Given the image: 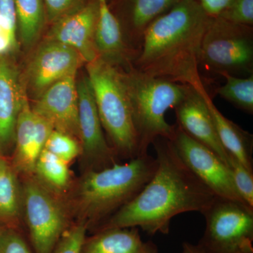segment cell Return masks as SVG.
<instances>
[{
	"label": "cell",
	"instance_id": "cell-1",
	"mask_svg": "<svg viewBox=\"0 0 253 253\" xmlns=\"http://www.w3.org/2000/svg\"><path fill=\"white\" fill-rule=\"evenodd\" d=\"M152 145L158 164L154 176L134 199L94 232L140 227L150 235L168 234L173 217L187 212L203 214L212 204L215 196L181 161L172 141L159 137Z\"/></svg>",
	"mask_w": 253,
	"mask_h": 253
},
{
	"label": "cell",
	"instance_id": "cell-2",
	"mask_svg": "<svg viewBox=\"0 0 253 253\" xmlns=\"http://www.w3.org/2000/svg\"><path fill=\"white\" fill-rule=\"evenodd\" d=\"M212 18L196 0H180L144 31L133 66L152 77L196 87L201 43Z\"/></svg>",
	"mask_w": 253,
	"mask_h": 253
},
{
	"label": "cell",
	"instance_id": "cell-3",
	"mask_svg": "<svg viewBox=\"0 0 253 253\" xmlns=\"http://www.w3.org/2000/svg\"><path fill=\"white\" fill-rule=\"evenodd\" d=\"M156 158L149 154L101 170H88L72 184L64 200L70 216L93 232L139 194L154 176Z\"/></svg>",
	"mask_w": 253,
	"mask_h": 253
},
{
	"label": "cell",
	"instance_id": "cell-4",
	"mask_svg": "<svg viewBox=\"0 0 253 253\" xmlns=\"http://www.w3.org/2000/svg\"><path fill=\"white\" fill-rule=\"evenodd\" d=\"M121 71L137 134L139 156H143L149 154L157 138L174 139L176 126L166 121V114L182 101L189 85L152 77L134 66Z\"/></svg>",
	"mask_w": 253,
	"mask_h": 253
},
{
	"label": "cell",
	"instance_id": "cell-5",
	"mask_svg": "<svg viewBox=\"0 0 253 253\" xmlns=\"http://www.w3.org/2000/svg\"><path fill=\"white\" fill-rule=\"evenodd\" d=\"M103 128L118 158L139 156L137 134L121 68L100 58L86 65Z\"/></svg>",
	"mask_w": 253,
	"mask_h": 253
},
{
	"label": "cell",
	"instance_id": "cell-6",
	"mask_svg": "<svg viewBox=\"0 0 253 253\" xmlns=\"http://www.w3.org/2000/svg\"><path fill=\"white\" fill-rule=\"evenodd\" d=\"M199 71L209 76H252L253 26L212 18L201 43Z\"/></svg>",
	"mask_w": 253,
	"mask_h": 253
},
{
	"label": "cell",
	"instance_id": "cell-7",
	"mask_svg": "<svg viewBox=\"0 0 253 253\" xmlns=\"http://www.w3.org/2000/svg\"><path fill=\"white\" fill-rule=\"evenodd\" d=\"M203 214L206 229L197 246L205 253H253V209L215 196Z\"/></svg>",
	"mask_w": 253,
	"mask_h": 253
},
{
	"label": "cell",
	"instance_id": "cell-8",
	"mask_svg": "<svg viewBox=\"0 0 253 253\" xmlns=\"http://www.w3.org/2000/svg\"><path fill=\"white\" fill-rule=\"evenodd\" d=\"M21 191L33 249L36 253H53L71 225L64 199L46 189L33 176H25Z\"/></svg>",
	"mask_w": 253,
	"mask_h": 253
},
{
	"label": "cell",
	"instance_id": "cell-9",
	"mask_svg": "<svg viewBox=\"0 0 253 253\" xmlns=\"http://www.w3.org/2000/svg\"><path fill=\"white\" fill-rule=\"evenodd\" d=\"M76 84L82 170L84 172L111 167L118 163V157L105 137L94 94L86 75L76 81Z\"/></svg>",
	"mask_w": 253,
	"mask_h": 253
},
{
	"label": "cell",
	"instance_id": "cell-10",
	"mask_svg": "<svg viewBox=\"0 0 253 253\" xmlns=\"http://www.w3.org/2000/svg\"><path fill=\"white\" fill-rule=\"evenodd\" d=\"M172 142L181 161L214 196L245 204L236 191L229 166L217 155L176 126Z\"/></svg>",
	"mask_w": 253,
	"mask_h": 253
},
{
	"label": "cell",
	"instance_id": "cell-11",
	"mask_svg": "<svg viewBox=\"0 0 253 253\" xmlns=\"http://www.w3.org/2000/svg\"><path fill=\"white\" fill-rule=\"evenodd\" d=\"M84 63L76 50L56 42L44 41L37 49L26 71V91L38 99L49 86L77 74Z\"/></svg>",
	"mask_w": 253,
	"mask_h": 253
},
{
	"label": "cell",
	"instance_id": "cell-12",
	"mask_svg": "<svg viewBox=\"0 0 253 253\" xmlns=\"http://www.w3.org/2000/svg\"><path fill=\"white\" fill-rule=\"evenodd\" d=\"M99 0H88L53 23L45 40L76 50L84 63L97 59L95 31L99 17Z\"/></svg>",
	"mask_w": 253,
	"mask_h": 253
},
{
	"label": "cell",
	"instance_id": "cell-13",
	"mask_svg": "<svg viewBox=\"0 0 253 253\" xmlns=\"http://www.w3.org/2000/svg\"><path fill=\"white\" fill-rule=\"evenodd\" d=\"M204 86L205 84L196 87L189 86L184 99L174 109L176 126L190 137L211 149L229 166V155L218 136L212 116L203 94Z\"/></svg>",
	"mask_w": 253,
	"mask_h": 253
},
{
	"label": "cell",
	"instance_id": "cell-14",
	"mask_svg": "<svg viewBox=\"0 0 253 253\" xmlns=\"http://www.w3.org/2000/svg\"><path fill=\"white\" fill-rule=\"evenodd\" d=\"M53 130L48 121L33 111L26 97L18 114L15 131L11 168L16 174L24 177L33 176L37 161Z\"/></svg>",
	"mask_w": 253,
	"mask_h": 253
},
{
	"label": "cell",
	"instance_id": "cell-15",
	"mask_svg": "<svg viewBox=\"0 0 253 253\" xmlns=\"http://www.w3.org/2000/svg\"><path fill=\"white\" fill-rule=\"evenodd\" d=\"M76 81V75H72L54 83L36 99L31 108L48 121L54 130L72 136L80 141Z\"/></svg>",
	"mask_w": 253,
	"mask_h": 253
},
{
	"label": "cell",
	"instance_id": "cell-16",
	"mask_svg": "<svg viewBox=\"0 0 253 253\" xmlns=\"http://www.w3.org/2000/svg\"><path fill=\"white\" fill-rule=\"evenodd\" d=\"M28 97L18 68L8 56L0 57V153L5 156L14 147L18 114Z\"/></svg>",
	"mask_w": 253,
	"mask_h": 253
},
{
	"label": "cell",
	"instance_id": "cell-17",
	"mask_svg": "<svg viewBox=\"0 0 253 253\" xmlns=\"http://www.w3.org/2000/svg\"><path fill=\"white\" fill-rule=\"evenodd\" d=\"M99 6L95 31L98 58L126 71L133 66L139 51L126 39L121 23L110 9L108 0H99Z\"/></svg>",
	"mask_w": 253,
	"mask_h": 253
},
{
	"label": "cell",
	"instance_id": "cell-18",
	"mask_svg": "<svg viewBox=\"0 0 253 253\" xmlns=\"http://www.w3.org/2000/svg\"><path fill=\"white\" fill-rule=\"evenodd\" d=\"M180 0H115L109 4L121 23L126 39L139 51L144 31L155 19L172 9Z\"/></svg>",
	"mask_w": 253,
	"mask_h": 253
},
{
	"label": "cell",
	"instance_id": "cell-19",
	"mask_svg": "<svg viewBox=\"0 0 253 253\" xmlns=\"http://www.w3.org/2000/svg\"><path fill=\"white\" fill-rule=\"evenodd\" d=\"M81 253H158L152 243L144 242L137 227L109 228L86 237Z\"/></svg>",
	"mask_w": 253,
	"mask_h": 253
},
{
	"label": "cell",
	"instance_id": "cell-20",
	"mask_svg": "<svg viewBox=\"0 0 253 253\" xmlns=\"http://www.w3.org/2000/svg\"><path fill=\"white\" fill-rule=\"evenodd\" d=\"M203 94L212 116L221 144L229 156L236 158L253 172V136L235 123L226 118L213 103L206 86Z\"/></svg>",
	"mask_w": 253,
	"mask_h": 253
},
{
	"label": "cell",
	"instance_id": "cell-21",
	"mask_svg": "<svg viewBox=\"0 0 253 253\" xmlns=\"http://www.w3.org/2000/svg\"><path fill=\"white\" fill-rule=\"evenodd\" d=\"M33 176L46 189L63 199L73 184L68 163L44 149L37 161Z\"/></svg>",
	"mask_w": 253,
	"mask_h": 253
},
{
	"label": "cell",
	"instance_id": "cell-22",
	"mask_svg": "<svg viewBox=\"0 0 253 253\" xmlns=\"http://www.w3.org/2000/svg\"><path fill=\"white\" fill-rule=\"evenodd\" d=\"M16 174L9 165L0 172V223L15 229L23 208L22 191Z\"/></svg>",
	"mask_w": 253,
	"mask_h": 253
},
{
	"label": "cell",
	"instance_id": "cell-23",
	"mask_svg": "<svg viewBox=\"0 0 253 253\" xmlns=\"http://www.w3.org/2000/svg\"><path fill=\"white\" fill-rule=\"evenodd\" d=\"M17 33L23 45L31 46L39 38L46 16L43 0H14Z\"/></svg>",
	"mask_w": 253,
	"mask_h": 253
},
{
	"label": "cell",
	"instance_id": "cell-24",
	"mask_svg": "<svg viewBox=\"0 0 253 253\" xmlns=\"http://www.w3.org/2000/svg\"><path fill=\"white\" fill-rule=\"evenodd\" d=\"M224 85L215 89L216 94L244 112L253 113V75L246 78L222 74Z\"/></svg>",
	"mask_w": 253,
	"mask_h": 253
},
{
	"label": "cell",
	"instance_id": "cell-25",
	"mask_svg": "<svg viewBox=\"0 0 253 253\" xmlns=\"http://www.w3.org/2000/svg\"><path fill=\"white\" fill-rule=\"evenodd\" d=\"M44 149L68 164L81 154V145L78 139L54 129L50 133Z\"/></svg>",
	"mask_w": 253,
	"mask_h": 253
},
{
	"label": "cell",
	"instance_id": "cell-26",
	"mask_svg": "<svg viewBox=\"0 0 253 253\" xmlns=\"http://www.w3.org/2000/svg\"><path fill=\"white\" fill-rule=\"evenodd\" d=\"M229 166L236 191L246 206L253 209V172L229 156Z\"/></svg>",
	"mask_w": 253,
	"mask_h": 253
},
{
	"label": "cell",
	"instance_id": "cell-27",
	"mask_svg": "<svg viewBox=\"0 0 253 253\" xmlns=\"http://www.w3.org/2000/svg\"><path fill=\"white\" fill-rule=\"evenodd\" d=\"M87 227L81 221L71 224L63 233L53 253H81Z\"/></svg>",
	"mask_w": 253,
	"mask_h": 253
},
{
	"label": "cell",
	"instance_id": "cell-28",
	"mask_svg": "<svg viewBox=\"0 0 253 253\" xmlns=\"http://www.w3.org/2000/svg\"><path fill=\"white\" fill-rule=\"evenodd\" d=\"M217 17L236 24L253 26V0H231Z\"/></svg>",
	"mask_w": 253,
	"mask_h": 253
},
{
	"label": "cell",
	"instance_id": "cell-29",
	"mask_svg": "<svg viewBox=\"0 0 253 253\" xmlns=\"http://www.w3.org/2000/svg\"><path fill=\"white\" fill-rule=\"evenodd\" d=\"M0 253H32L15 228L0 227Z\"/></svg>",
	"mask_w": 253,
	"mask_h": 253
},
{
	"label": "cell",
	"instance_id": "cell-30",
	"mask_svg": "<svg viewBox=\"0 0 253 253\" xmlns=\"http://www.w3.org/2000/svg\"><path fill=\"white\" fill-rule=\"evenodd\" d=\"M46 20L54 23L74 11L84 3L83 0H43Z\"/></svg>",
	"mask_w": 253,
	"mask_h": 253
},
{
	"label": "cell",
	"instance_id": "cell-31",
	"mask_svg": "<svg viewBox=\"0 0 253 253\" xmlns=\"http://www.w3.org/2000/svg\"><path fill=\"white\" fill-rule=\"evenodd\" d=\"M0 27L18 44L17 19L14 0H0Z\"/></svg>",
	"mask_w": 253,
	"mask_h": 253
},
{
	"label": "cell",
	"instance_id": "cell-32",
	"mask_svg": "<svg viewBox=\"0 0 253 253\" xmlns=\"http://www.w3.org/2000/svg\"><path fill=\"white\" fill-rule=\"evenodd\" d=\"M211 18L219 16L230 4L231 0H196Z\"/></svg>",
	"mask_w": 253,
	"mask_h": 253
},
{
	"label": "cell",
	"instance_id": "cell-33",
	"mask_svg": "<svg viewBox=\"0 0 253 253\" xmlns=\"http://www.w3.org/2000/svg\"><path fill=\"white\" fill-rule=\"evenodd\" d=\"M18 44L15 43L1 27H0V57L8 56L17 48Z\"/></svg>",
	"mask_w": 253,
	"mask_h": 253
},
{
	"label": "cell",
	"instance_id": "cell-34",
	"mask_svg": "<svg viewBox=\"0 0 253 253\" xmlns=\"http://www.w3.org/2000/svg\"><path fill=\"white\" fill-rule=\"evenodd\" d=\"M181 253H205L197 245H193L189 243H184L182 251Z\"/></svg>",
	"mask_w": 253,
	"mask_h": 253
},
{
	"label": "cell",
	"instance_id": "cell-35",
	"mask_svg": "<svg viewBox=\"0 0 253 253\" xmlns=\"http://www.w3.org/2000/svg\"><path fill=\"white\" fill-rule=\"evenodd\" d=\"M8 165H9V163H8L7 161L5 159L4 156L0 153V172H1Z\"/></svg>",
	"mask_w": 253,
	"mask_h": 253
}]
</instances>
